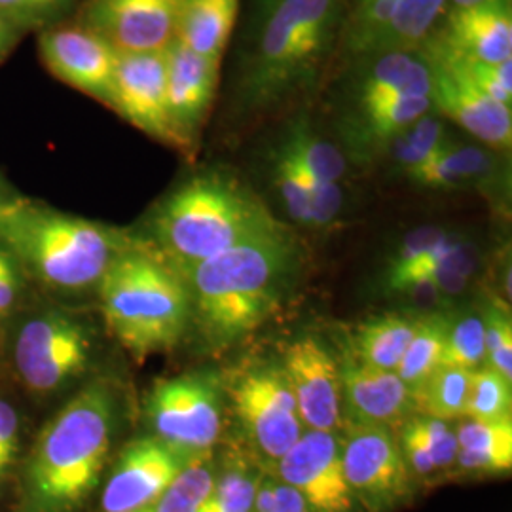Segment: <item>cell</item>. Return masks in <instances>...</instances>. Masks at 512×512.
I'll return each mask as SVG.
<instances>
[{"label": "cell", "instance_id": "obj_25", "mask_svg": "<svg viewBox=\"0 0 512 512\" xmlns=\"http://www.w3.org/2000/svg\"><path fill=\"white\" fill-rule=\"evenodd\" d=\"M461 473L475 476L509 475L512 469V418L467 420L456 429Z\"/></svg>", "mask_w": 512, "mask_h": 512}, {"label": "cell", "instance_id": "obj_19", "mask_svg": "<svg viewBox=\"0 0 512 512\" xmlns=\"http://www.w3.org/2000/svg\"><path fill=\"white\" fill-rule=\"evenodd\" d=\"M423 44L469 63L497 65L511 61V0L450 12L439 35Z\"/></svg>", "mask_w": 512, "mask_h": 512}, {"label": "cell", "instance_id": "obj_44", "mask_svg": "<svg viewBox=\"0 0 512 512\" xmlns=\"http://www.w3.org/2000/svg\"><path fill=\"white\" fill-rule=\"evenodd\" d=\"M25 291V274L18 260L0 245V327L12 317L19 298Z\"/></svg>", "mask_w": 512, "mask_h": 512}, {"label": "cell", "instance_id": "obj_18", "mask_svg": "<svg viewBox=\"0 0 512 512\" xmlns=\"http://www.w3.org/2000/svg\"><path fill=\"white\" fill-rule=\"evenodd\" d=\"M219 65L217 61L192 52L177 38L165 50L167 109L186 150L192 147L213 103Z\"/></svg>", "mask_w": 512, "mask_h": 512}, {"label": "cell", "instance_id": "obj_12", "mask_svg": "<svg viewBox=\"0 0 512 512\" xmlns=\"http://www.w3.org/2000/svg\"><path fill=\"white\" fill-rule=\"evenodd\" d=\"M275 473L283 484L304 497L311 512L355 511L357 503L346 482L342 446L336 433L306 429L277 461Z\"/></svg>", "mask_w": 512, "mask_h": 512}, {"label": "cell", "instance_id": "obj_39", "mask_svg": "<svg viewBox=\"0 0 512 512\" xmlns=\"http://www.w3.org/2000/svg\"><path fill=\"white\" fill-rule=\"evenodd\" d=\"M486 365L495 368L505 380L512 382V323L501 306H488L482 315Z\"/></svg>", "mask_w": 512, "mask_h": 512}, {"label": "cell", "instance_id": "obj_43", "mask_svg": "<svg viewBox=\"0 0 512 512\" xmlns=\"http://www.w3.org/2000/svg\"><path fill=\"white\" fill-rule=\"evenodd\" d=\"M251 512H311L310 505L281 480H260Z\"/></svg>", "mask_w": 512, "mask_h": 512}, {"label": "cell", "instance_id": "obj_22", "mask_svg": "<svg viewBox=\"0 0 512 512\" xmlns=\"http://www.w3.org/2000/svg\"><path fill=\"white\" fill-rule=\"evenodd\" d=\"M433 110V99L425 95L351 107L344 116V137L351 150L368 158L372 152L389 147L399 133Z\"/></svg>", "mask_w": 512, "mask_h": 512}, {"label": "cell", "instance_id": "obj_32", "mask_svg": "<svg viewBox=\"0 0 512 512\" xmlns=\"http://www.w3.org/2000/svg\"><path fill=\"white\" fill-rule=\"evenodd\" d=\"M281 148L296 164L325 183H338L346 173L342 152L311 131L306 122L294 124Z\"/></svg>", "mask_w": 512, "mask_h": 512}, {"label": "cell", "instance_id": "obj_6", "mask_svg": "<svg viewBox=\"0 0 512 512\" xmlns=\"http://www.w3.org/2000/svg\"><path fill=\"white\" fill-rule=\"evenodd\" d=\"M344 0H277L241 82L245 109H270L308 86L336 35Z\"/></svg>", "mask_w": 512, "mask_h": 512}, {"label": "cell", "instance_id": "obj_49", "mask_svg": "<svg viewBox=\"0 0 512 512\" xmlns=\"http://www.w3.org/2000/svg\"><path fill=\"white\" fill-rule=\"evenodd\" d=\"M275 2H277V0H264V4H266V8H268V10L274 6Z\"/></svg>", "mask_w": 512, "mask_h": 512}, {"label": "cell", "instance_id": "obj_30", "mask_svg": "<svg viewBox=\"0 0 512 512\" xmlns=\"http://www.w3.org/2000/svg\"><path fill=\"white\" fill-rule=\"evenodd\" d=\"M471 372L456 366H439L412 395V408L425 418L452 421L465 418Z\"/></svg>", "mask_w": 512, "mask_h": 512}, {"label": "cell", "instance_id": "obj_29", "mask_svg": "<svg viewBox=\"0 0 512 512\" xmlns=\"http://www.w3.org/2000/svg\"><path fill=\"white\" fill-rule=\"evenodd\" d=\"M452 323L454 317L442 311L418 317L416 334L404 353L401 365L397 368L399 378L412 395L439 368Z\"/></svg>", "mask_w": 512, "mask_h": 512}, {"label": "cell", "instance_id": "obj_28", "mask_svg": "<svg viewBox=\"0 0 512 512\" xmlns=\"http://www.w3.org/2000/svg\"><path fill=\"white\" fill-rule=\"evenodd\" d=\"M492 167L486 150L448 141L429 162L408 173V179L425 188H459L490 175Z\"/></svg>", "mask_w": 512, "mask_h": 512}, {"label": "cell", "instance_id": "obj_2", "mask_svg": "<svg viewBox=\"0 0 512 512\" xmlns=\"http://www.w3.org/2000/svg\"><path fill=\"white\" fill-rule=\"evenodd\" d=\"M107 382L82 387L40 429L23 469L21 512H74L97 488L116 431Z\"/></svg>", "mask_w": 512, "mask_h": 512}, {"label": "cell", "instance_id": "obj_10", "mask_svg": "<svg viewBox=\"0 0 512 512\" xmlns=\"http://www.w3.org/2000/svg\"><path fill=\"white\" fill-rule=\"evenodd\" d=\"M349 490L366 512H397L414 495V478L391 427L348 425L340 440Z\"/></svg>", "mask_w": 512, "mask_h": 512}, {"label": "cell", "instance_id": "obj_1", "mask_svg": "<svg viewBox=\"0 0 512 512\" xmlns=\"http://www.w3.org/2000/svg\"><path fill=\"white\" fill-rule=\"evenodd\" d=\"M296 264V241L279 222L192 266L184 279L205 344L230 348L255 332L279 306Z\"/></svg>", "mask_w": 512, "mask_h": 512}, {"label": "cell", "instance_id": "obj_15", "mask_svg": "<svg viewBox=\"0 0 512 512\" xmlns=\"http://www.w3.org/2000/svg\"><path fill=\"white\" fill-rule=\"evenodd\" d=\"M179 0H93L90 31L116 54L165 52L177 38Z\"/></svg>", "mask_w": 512, "mask_h": 512}, {"label": "cell", "instance_id": "obj_4", "mask_svg": "<svg viewBox=\"0 0 512 512\" xmlns=\"http://www.w3.org/2000/svg\"><path fill=\"white\" fill-rule=\"evenodd\" d=\"M129 239L93 220L8 198L0 205V245L25 277L59 293L97 287Z\"/></svg>", "mask_w": 512, "mask_h": 512}, {"label": "cell", "instance_id": "obj_23", "mask_svg": "<svg viewBox=\"0 0 512 512\" xmlns=\"http://www.w3.org/2000/svg\"><path fill=\"white\" fill-rule=\"evenodd\" d=\"M399 444L414 480L429 484L452 473L456 467L458 439L448 421L425 416L406 420Z\"/></svg>", "mask_w": 512, "mask_h": 512}, {"label": "cell", "instance_id": "obj_31", "mask_svg": "<svg viewBox=\"0 0 512 512\" xmlns=\"http://www.w3.org/2000/svg\"><path fill=\"white\" fill-rule=\"evenodd\" d=\"M446 2L448 0H403L370 55L420 50L435 29Z\"/></svg>", "mask_w": 512, "mask_h": 512}, {"label": "cell", "instance_id": "obj_34", "mask_svg": "<svg viewBox=\"0 0 512 512\" xmlns=\"http://www.w3.org/2000/svg\"><path fill=\"white\" fill-rule=\"evenodd\" d=\"M262 476L245 459H234L205 497L198 512H251Z\"/></svg>", "mask_w": 512, "mask_h": 512}, {"label": "cell", "instance_id": "obj_21", "mask_svg": "<svg viewBox=\"0 0 512 512\" xmlns=\"http://www.w3.org/2000/svg\"><path fill=\"white\" fill-rule=\"evenodd\" d=\"M353 82V105L361 107L397 97H431L433 67L421 50L365 55Z\"/></svg>", "mask_w": 512, "mask_h": 512}, {"label": "cell", "instance_id": "obj_7", "mask_svg": "<svg viewBox=\"0 0 512 512\" xmlns=\"http://www.w3.org/2000/svg\"><path fill=\"white\" fill-rule=\"evenodd\" d=\"M90 357L92 334L67 311L29 315L14 336L12 361L19 382L38 397H50L80 378Z\"/></svg>", "mask_w": 512, "mask_h": 512}, {"label": "cell", "instance_id": "obj_41", "mask_svg": "<svg viewBox=\"0 0 512 512\" xmlns=\"http://www.w3.org/2000/svg\"><path fill=\"white\" fill-rule=\"evenodd\" d=\"M448 238L450 234L439 226H423L410 232L399 245V249L395 251V255L391 256L387 274L401 272L404 268L414 266L416 262H420L421 258L433 253Z\"/></svg>", "mask_w": 512, "mask_h": 512}, {"label": "cell", "instance_id": "obj_8", "mask_svg": "<svg viewBox=\"0 0 512 512\" xmlns=\"http://www.w3.org/2000/svg\"><path fill=\"white\" fill-rule=\"evenodd\" d=\"M213 372L160 380L147 395L148 425L156 439L188 458L209 456L222 433V389Z\"/></svg>", "mask_w": 512, "mask_h": 512}, {"label": "cell", "instance_id": "obj_38", "mask_svg": "<svg viewBox=\"0 0 512 512\" xmlns=\"http://www.w3.org/2000/svg\"><path fill=\"white\" fill-rule=\"evenodd\" d=\"M274 183L289 217L298 224L311 226L310 196L302 171L281 147L277 148L274 156Z\"/></svg>", "mask_w": 512, "mask_h": 512}, {"label": "cell", "instance_id": "obj_27", "mask_svg": "<svg viewBox=\"0 0 512 512\" xmlns=\"http://www.w3.org/2000/svg\"><path fill=\"white\" fill-rule=\"evenodd\" d=\"M416 327L418 317L403 313H384L370 317L355 330L351 338L353 348L349 349V353L363 365L397 372L416 334Z\"/></svg>", "mask_w": 512, "mask_h": 512}, {"label": "cell", "instance_id": "obj_42", "mask_svg": "<svg viewBox=\"0 0 512 512\" xmlns=\"http://www.w3.org/2000/svg\"><path fill=\"white\" fill-rule=\"evenodd\" d=\"M21 448L18 408L0 397V490L12 473Z\"/></svg>", "mask_w": 512, "mask_h": 512}, {"label": "cell", "instance_id": "obj_33", "mask_svg": "<svg viewBox=\"0 0 512 512\" xmlns=\"http://www.w3.org/2000/svg\"><path fill=\"white\" fill-rule=\"evenodd\" d=\"M215 484V467L209 456L194 459L164 494L137 512H198Z\"/></svg>", "mask_w": 512, "mask_h": 512}, {"label": "cell", "instance_id": "obj_26", "mask_svg": "<svg viewBox=\"0 0 512 512\" xmlns=\"http://www.w3.org/2000/svg\"><path fill=\"white\" fill-rule=\"evenodd\" d=\"M239 0H179L177 40L220 63L238 18Z\"/></svg>", "mask_w": 512, "mask_h": 512}, {"label": "cell", "instance_id": "obj_36", "mask_svg": "<svg viewBox=\"0 0 512 512\" xmlns=\"http://www.w3.org/2000/svg\"><path fill=\"white\" fill-rule=\"evenodd\" d=\"M511 384L490 365L473 370L465 403V418L475 421L511 418Z\"/></svg>", "mask_w": 512, "mask_h": 512}, {"label": "cell", "instance_id": "obj_11", "mask_svg": "<svg viewBox=\"0 0 512 512\" xmlns=\"http://www.w3.org/2000/svg\"><path fill=\"white\" fill-rule=\"evenodd\" d=\"M433 67V107L454 120L482 145L511 150V107L501 105L480 92L463 67L450 55L423 44L420 48Z\"/></svg>", "mask_w": 512, "mask_h": 512}, {"label": "cell", "instance_id": "obj_16", "mask_svg": "<svg viewBox=\"0 0 512 512\" xmlns=\"http://www.w3.org/2000/svg\"><path fill=\"white\" fill-rule=\"evenodd\" d=\"M281 370L291 385L304 427L334 433L342 425L338 361L315 338L304 336L287 348Z\"/></svg>", "mask_w": 512, "mask_h": 512}, {"label": "cell", "instance_id": "obj_9", "mask_svg": "<svg viewBox=\"0 0 512 512\" xmlns=\"http://www.w3.org/2000/svg\"><path fill=\"white\" fill-rule=\"evenodd\" d=\"M239 425L256 456L275 467L306 431L281 366H255L230 387Z\"/></svg>", "mask_w": 512, "mask_h": 512}, {"label": "cell", "instance_id": "obj_13", "mask_svg": "<svg viewBox=\"0 0 512 512\" xmlns=\"http://www.w3.org/2000/svg\"><path fill=\"white\" fill-rule=\"evenodd\" d=\"M194 459L154 435L131 440L101 494L103 512H137L164 494Z\"/></svg>", "mask_w": 512, "mask_h": 512}, {"label": "cell", "instance_id": "obj_37", "mask_svg": "<svg viewBox=\"0 0 512 512\" xmlns=\"http://www.w3.org/2000/svg\"><path fill=\"white\" fill-rule=\"evenodd\" d=\"M482 365H486L482 315L471 313L454 319L440 366H456L473 372Z\"/></svg>", "mask_w": 512, "mask_h": 512}, {"label": "cell", "instance_id": "obj_46", "mask_svg": "<svg viewBox=\"0 0 512 512\" xmlns=\"http://www.w3.org/2000/svg\"><path fill=\"white\" fill-rule=\"evenodd\" d=\"M494 2H507V0H448L450 12L454 10H463V8H473V6H482V4H494Z\"/></svg>", "mask_w": 512, "mask_h": 512}, {"label": "cell", "instance_id": "obj_20", "mask_svg": "<svg viewBox=\"0 0 512 512\" xmlns=\"http://www.w3.org/2000/svg\"><path fill=\"white\" fill-rule=\"evenodd\" d=\"M340 365L342 414L349 425L393 427L403 423L412 408V393L397 372L363 365L346 353Z\"/></svg>", "mask_w": 512, "mask_h": 512}, {"label": "cell", "instance_id": "obj_35", "mask_svg": "<svg viewBox=\"0 0 512 512\" xmlns=\"http://www.w3.org/2000/svg\"><path fill=\"white\" fill-rule=\"evenodd\" d=\"M448 141L450 139H446L442 120L437 114L429 112L410 128L404 129L403 133H399L387 148L391 150L395 164L408 175L429 162Z\"/></svg>", "mask_w": 512, "mask_h": 512}, {"label": "cell", "instance_id": "obj_5", "mask_svg": "<svg viewBox=\"0 0 512 512\" xmlns=\"http://www.w3.org/2000/svg\"><path fill=\"white\" fill-rule=\"evenodd\" d=\"M279 224L255 192L236 177L209 171L173 190L158 207L156 249L181 272L243 239Z\"/></svg>", "mask_w": 512, "mask_h": 512}, {"label": "cell", "instance_id": "obj_40", "mask_svg": "<svg viewBox=\"0 0 512 512\" xmlns=\"http://www.w3.org/2000/svg\"><path fill=\"white\" fill-rule=\"evenodd\" d=\"M429 46V44H427ZM433 48V46H431ZM437 50V48H435ZM440 52V50H439ZM456 59V57H454ZM463 71L473 80L480 92L486 93L497 103L511 107L512 103V61L484 65V63H469L456 59Z\"/></svg>", "mask_w": 512, "mask_h": 512}, {"label": "cell", "instance_id": "obj_47", "mask_svg": "<svg viewBox=\"0 0 512 512\" xmlns=\"http://www.w3.org/2000/svg\"><path fill=\"white\" fill-rule=\"evenodd\" d=\"M10 40V21L0 14V52L8 46Z\"/></svg>", "mask_w": 512, "mask_h": 512}, {"label": "cell", "instance_id": "obj_48", "mask_svg": "<svg viewBox=\"0 0 512 512\" xmlns=\"http://www.w3.org/2000/svg\"><path fill=\"white\" fill-rule=\"evenodd\" d=\"M6 200H8V198H6V196H4V190H2V181H0V205H2V203L6 202Z\"/></svg>", "mask_w": 512, "mask_h": 512}, {"label": "cell", "instance_id": "obj_3", "mask_svg": "<svg viewBox=\"0 0 512 512\" xmlns=\"http://www.w3.org/2000/svg\"><path fill=\"white\" fill-rule=\"evenodd\" d=\"M97 291L110 334L135 361L175 348L192 321L184 275L148 245L128 241Z\"/></svg>", "mask_w": 512, "mask_h": 512}, {"label": "cell", "instance_id": "obj_17", "mask_svg": "<svg viewBox=\"0 0 512 512\" xmlns=\"http://www.w3.org/2000/svg\"><path fill=\"white\" fill-rule=\"evenodd\" d=\"M44 65L55 78L110 105L118 54L90 29H57L40 37Z\"/></svg>", "mask_w": 512, "mask_h": 512}, {"label": "cell", "instance_id": "obj_45", "mask_svg": "<svg viewBox=\"0 0 512 512\" xmlns=\"http://www.w3.org/2000/svg\"><path fill=\"white\" fill-rule=\"evenodd\" d=\"M67 0H0V14L8 19H31L54 12Z\"/></svg>", "mask_w": 512, "mask_h": 512}, {"label": "cell", "instance_id": "obj_24", "mask_svg": "<svg viewBox=\"0 0 512 512\" xmlns=\"http://www.w3.org/2000/svg\"><path fill=\"white\" fill-rule=\"evenodd\" d=\"M475 247L463 239H446L433 253L421 258L410 268L387 274V285L391 291L401 293L412 283H429L440 296H452L465 291L469 277L476 268Z\"/></svg>", "mask_w": 512, "mask_h": 512}, {"label": "cell", "instance_id": "obj_14", "mask_svg": "<svg viewBox=\"0 0 512 512\" xmlns=\"http://www.w3.org/2000/svg\"><path fill=\"white\" fill-rule=\"evenodd\" d=\"M110 107L150 137L186 150L167 109L165 52L118 54Z\"/></svg>", "mask_w": 512, "mask_h": 512}]
</instances>
